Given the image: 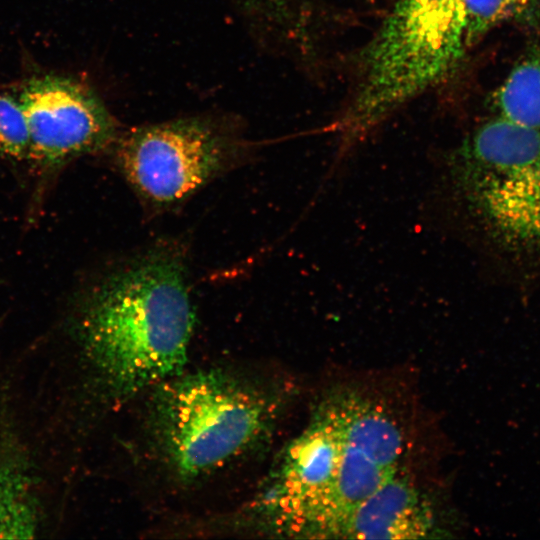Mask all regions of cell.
Here are the masks:
<instances>
[{"label":"cell","instance_id":"7a4b0ae2","mask_svg":"<svg viewBox=\"0 0 540 540\" xmlns=\"http://www.w3.org/2000/svg\"><path fill=\"white\" fill-rule=\"evenodd\" d=\"M194 324L183 260L157 250L87 294L78 332L97 378L115 396H127L182 372Z\"/></svg>","mask_w":540,"mask_h":540},{"label":"cell","instance_id":"4fadbf2b","mask_svg":"<svg viewBox=\"0 0 540 540\" xmlns=\"http://www.w3.org/2000/svg\"><path fill=\"white\" fill-rule=\"evenodd\" d=\"M267 1H274V0H267Z\"/></svg>","mask_w":540,"mask_h":540},{"label":"cell","instance_id":"277c9868","mask_svg":"<svg viewBox=\"0 0 540 540\" xmlns=\"http://www.w3.org/2000/svg\"><path fill=\"white\" fill-rule=\"evenodd\" d=\"M465 48L463 0H398L368 50L342 149L442 79Z\"/></svg>","mask_w":540,"mask_h":540},{"label":"cell","instance_id":"8992f818","mask_svg":"<svg viewBox=\"0 0 540 540\" xmlns=\"http://www.w3.org/2000/svg\"><path fill=\"white\" fill-rule=\"evenodd\" d=\"M232 145L200 119L145 126L119 143L117 162L137 194L158 206L180 202L229 164Z\"/></svg>","mask_w":540,"mask_h":540},{"label":"cell","instance_id":"30bf717a","mask_svg":"<svg viewBox=\"0 0 540 540\" xmlns=\"http://www.w3.org/2000/svg\"><path fill=\"white\" fill-rule=\"evenodd\" d=\"M500 115L540 130V48L509 73L496 95Z\"/></svg>","mask_w":540,"mask_h":540},{"label":"cell","instance_id":"52a82bcc","mask_svg":"<svg viewBox=\"0 0 540 540\" xmlns=\"http://www.w3.org/2000/svg\"><path fill=\"white\" fill-rule=\"evenodd\" d=\"M15 94L29 129L28 159L55 166L109 147L116 123L97 95L85 84L61 75L27 80Z\"/></svg>","mask_w":540,"mask_h":540},{"label":"cell","instance_id":"9c48e42d","mask_svg":"<svg viewBox=\"0 0 540 540\" xmlns=\"http://www.w3.org/2000/svg\"><path fill=\"white\" fill-rule=\"evenodd\" d=\"M39 524V502L30 469L15 452L1 454L0 539L32 538Z\"/></svg>","mask_w":540,"mask_h":540},{"label":"cell","instance_id":"ba28073f","mask_svg":"<svg viewBox=\"0 0 540 540\" xmlns=\"http://www.w3.org/2000/svg\"><path fill=\"white\" fill-rule=\"evenodd\" d=\"M438 532L431 503L398 471L355 509L337 539H424Z\"/></svg>","mask_w":540,"mask_h":540},{"label":"cell","instance_id":"3957f363","mask_svg":"<svg viewBox=\"0 0 540 540\" xmlns=\"http://www.w3.org/2000/svg\"><path fill=\"white\" fill-rule=\"evenodd\" d=\"M150 433L161 462L191 482L262 444L277 406L254 381L223 369L182 372L155 386Z\"/></svg>","mask_w":540,"mask_h":540},{"label":"cell","instance_id":"8fae6325","mask_svg":"<svg viewBox=\"0 0 540 540\" xmlns=\"http://www.w3.org/2000/svg\"><path fill=\"white\" fill-rule=\"evenodd\" d=\"M535 0H463L464 37L470 46L489 29L516 18L531 7Z\"/></svg>","mask_w":540,"mask_h":540},{"label":"cell","instance_id":"6da1fadb","mask_svg":"<svg viewBox=\"0 0 540 540\" xmlns=\"http://www.w3.org/2000/svg\"><path fill=\"white\" fill-rule=\"evenodd\" d=\"M404 442L389 412L352 389L325 396L253 501L272 532L335 539L355 509L399 471Z\"/></svg>","mask_w":540,"mask_h":540},{"label":"cell","instance_id":"5b68a950","mask_svg":"<svg viewBox=\"0 0 540 540\" xmlns=\"http://www.w3.org/2000/svg\"><path fill=\"white\" fill-rule=\"evenodd\" d=\"M459 180L477 219L505 250L540 255V130L503 115L462 154Z\"/></svg>","mask_w":540,"mask_h":540},{"label":"cell","instance_id":"7c38bea8","mask_svg":"<svg viewBox=\"0 0 540 540\" xmlns=\"http://www.w3.org/2000/svg\"><path fill=\"white\" fill-rule=\"evenodd\" d=\"M29 146L27 119L17 95L0 91V155L28 158Z\"/></svg>","mask_w":540,"mask_h":540}]
</instances>
